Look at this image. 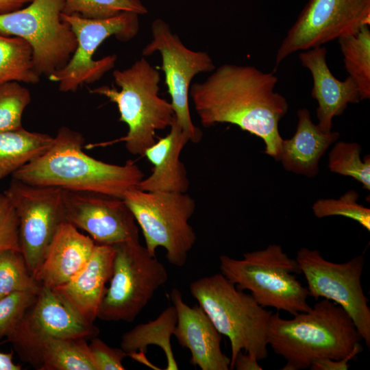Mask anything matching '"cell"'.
<instances>
[{
	"label": "cell",
	"instance_id": "obj_1",
	"mask_svg": "<svg viewBox=\"0 0 370 370\" xmlns=\"http://www.w3.org/2000/svg\"><path fill=\"white\" fill-rule=\"evenodd\" d=\"M201 82L190 85L189 96L203 126L230 123L260 138L264 153L278 161L283 138L280 121L288 109L275 90L278 78L255 66L223 64Z\"/></svg>",
	"mask_w": 370,
	"mask_h": 370
},
{
	"label": "cell",
	"instance_id": "obj_2",
	"mask_svg": "<svg viewBox=\"0 0 370 370\" xmlns=\"http://www.w3.org/2000/svg\"><path fill=\"white\" fill-rule=\"evenodd\" d=\"M84 141L80 132L62 126L49 148L17 170L12 177L34 186L92 192L121 199L144 178L142 170L131 160L117 165L87 155L82 150Z\"/></svg>",
	"mask_w": 370,
	"mask_h": 370
},
{
	"label": "cell",
	"instance_id": "obj_3",
	"mask_svg": "<svg viewBox=\"0 0 370 370\" xmlns=\"http://www.w3.org/2000/svg\"><path fill=\"white\" fill-rule=\"evenodd\" d=\"M293 316L284 319L276 312L269 320L268 345L285 359L282 370L309 369L321 358H343L362 340L349 315L330 300Z\"/></svg>",
	"mask_w": 370,
	"mask_h": 370
},
{
	"label": "cell",
	"instance_id": "obj_4",
	"mask_svg": "<svg viewBox=\"0 0 370 370\" xmlns=\"http://www.w3.org/2000/svg\"><path fill=\"white\" fill-rule=\"evenodd\" d=\"M112 76L120 90L103 86L90 92L116 104L119 121L128 127L126 136L120 140L125 142L131 154L143 156L155 143L156 131L170 127L175 118L171 102L159 95L160 73L143 57L127 69L114 70Z\"/></svg>",
	"mask_w": 370,
	"mask_h": 370
},
{
	"label": "cell",
	"instance_id": "obj_5",
	"mask_svg": "<svg viewBox=\"0 0 370 370\" xmlns=\"http://www.w3.org/2000/svg\"><path fill=\"white\" fill-rule=\"evenodd\" d=\"M189 291L217 330L229 338L230 369L243 350L258 361L267 357V329L272 311L259 305L250 293L238 289L221 273L194 280Z\"/></svg>",
	"mask_w": 370,
	"mask_h": 370
},
{
	"label": "cell",
	"instance_id": "obj_6",
	"mask_svg": "<svg viewBox=\"0 0 370 370\" xmlns=\"http://www.w3.org/2000/svg\"><path fill=\"white\" fill-rule=\"evenodd\" d=\"M221 273L241 291L250 294L263 308L271 307L292 315L308 312L309 293L296 278L301 273L295 258H290L281 245L243 254L242 259L219 256Z\"/></svg>",
	"mask_w": 370,
	"mask_h": 370
},
{
	"label": "cell",
	"instance_id": "obj_7",
	"mask_svg": "<svg viewBox=\"0 0 370 370\" xmlns=\"http://www.w3.org/2000/svg\"><path fill=\"white\" fill-rule=\"evenodd\" d=\"M142 230L145 247L156 256L158 247L166 251L172 265L184 266L195 245L196 234L189 220L195 201L186 193L149 192L133 188L123 197Z\"/></svg>",
	"mask_w": 370,
	"mask_h": 370
},
{
	"label": "cell",
	"instance_id": "obj_8",
	"mask_svg": "<svg viewBox=\"0 0 370 370\" xmlns=\"http://www.w3.org/2000/svg\"><path fill=\"white\" fill-rule=\"evenodd\" d=\"M112 273L97 319L132 322L168 280L165 266L138 242L114 245Z\"/></svg>",
	"mask_w": 370,
	"mask_h": 370
},
{
	"label": "cell",
	"instance_id": "obj_9",
	"mask_svg": "<svg viewBox=\"0 0 370 370\" xmlns=\"http://www.w3.org/2000/svg\"><path fill=\"white\" fill-rule=\"evenodd\" d=\"M62 0H33L27 6L0 14V34L27 41L33 51L35 69L49 77L71 59L77 40L62 19Z\"/></svg>",
	"mask_w": 370,
	"mask_h": 370
},
{
	"label": "cell",
	"instance_id": "obj_10",
	"mask_svg": "<svg viewBox=\"0 0 370 370\" xmlns=\"http://www.w3.org/2000/svg\"><path fill=\"white\" fill-rule=\"evenodd\" d=\"M62 18L73 32L77 47L67 64L48 78L58 82L60 91L63 92H75L84 84L95 82L114 68L117 59L116 55L97 60L92 58L106 39L114 36L119 41L127 42L139 31L138 14L131 12L100 19L62 13Z\"/></svg>",
	"mask_w": 370,
	"mask_h": 370
},
{
	"label": "cell",
	"instance_id": "obj_11",
	"mask_svg": "<svg viewBox=\"0 0 370 370\" xmlns=\"http://www.w3.org/2000/svg\"><path fill=\"white\" fill-rule=\"evenodd\" d=\"M295 260L306 280L309 296L315 299L323 297L341 306L369 348L370 308L361 284L363 255L336 263L325 259L317 249L301 247Z\"/></svg>",
	"mask_w": 370,
	"mask_h": 370
},
{
	"label": "cell",
	"instance_id": "obj_12",
	"mask_svg": "<svg viewBox=\"0 0 370 370\" xmlns=\"http://www.w3.org/2000/svg\"><path fill=\"white\" fill-rule=\"evenodd\" d=\"M151 39L142 50L144 56L160 53L162 70L170 95L175 119L190 142L197 143L202 137L201 130L195 125L189 110L188 97L190 83L200 73L212 72L215 65L205 51H195L186 47L173 33L169 25L161 18L151 25Z\"/></svg>",
	"mask_w": 370,
	"mask_h": 370
},
{
	"label": "cell",
	"instance_id": "obj_13",
	"mask_svg": "<svg viewBox=\"0 0 370 370\" xmlns=\"http://www.w3.org/2000/svg\"><path fill=\"white\" fill-rule=\"evenodd\" d=\"M370 25V0H308L275 55V66L295 52L321 47Z\"/></svg>",
	"mask_w": 370,
	"mask_h": 370
},
{
	"label": "cell",
	"instance_id": "obj_14",
	"mask_svg": "<svg viewBox=\"0 0 370 370\" xmlns=\"http://www.w3.org/2000/svg\"><path fill=\"white\" fill-rule=\"evenodd\" d=\"M3 193L16 210L20 249L34 275L57 230L66 221L63 190L31 185L12 178Z\"/></svg>",
	"mask_w": 370,
	"mask_h": 370
},
{
	"label": "cell",
	"instance_id": "obj_15",
	"mask_svg": "<svg viewBox=\"0 0 370 370\" xmlns=\"http://www.w3.org/2000/svg\"><path fill=\"white\" fill-rule=\"evenodd\" d=\"M99 328L86 320L54 288L42 286L22 320L6 337L24 362L33 365L41 345L53 338L91 339Z\"/></svg>",
	"mask_w": 370,
	"mask_h": 370
},
{
	"label": "cell",
	"instance_id": "obj_16",
	"mask_svg": "<svg viewBox=\"0 0 370 370\" xmlns=\"http://www.w3.org/2000/svg\"><path fill=\"white\" fill-rule=\"evenodd\" d=\"M63 208L66 221L86 232L97 244L139 241L136 221L123 199L63 190Z\"/></svg>",
	"mask_w": 370,
	"mask_h": 370
},
{
	"label": "cell",
	"instance_id": "obj_17",
	"mask_svg": "<svg viewBox=\"0 0 370 370\" xmlns=\"http://www.w3.org/2000/svg\"><path fill=\"white\" fill-rule=\"evenodd\" d=\"M177 320L173 332L178 343L191 354L190 362L201 370H228L230 358L221 348L222 334L199 306H190L181 292L173 288L171 293Z\"/></svg>",
	"mask_w": 370,
	"mask_h": 370
},
{
	"label": "cell",
	"instance_id": "obj_18",
	"mask_svg": "<svg viewBox=\"0 0 370 370\" xmlns=\"http://www.w3.org/2000/svg\"><path fill=\"white\" fill-rule=\"evenodd\" d=\"M326 54V48L321 46L299 51L298 58L312 76L311 96L318 103L317 125L322 131L329 132L335 116L342 114L348 104L362 100L358 86L351 77L343 81L334 77L328 66Z\"/></svg>",
	"mask_w": 370,
	"mask_h": 370
},
{
	"label": "cell",
	"instance_id": "obj_19",
	"mask_svg": "<svg viewBox=\"0 0 370 370\" xmlns=\"http://www.w3.org/2000/svg\"><path fill=\"white\" fill-rule=\"evenodd\" d=\"M95 241L67 221L61 223L34 274L41 285L59 287L68 282L90 258Z\"/></svg>",
	"mask_w": 370,
	"mask_h": 370
},
{
	"label": "cell",
	"instance_id": "obj_20",
	"mask_svg": "<svg viewBox=\"0 0 370 370\" xmlns=\"http://www.w3.org/2000/svg\"><path fill=\"white\" fill-rule=\"evenodd\" d=\"M113 245L95 244L93 251L82 269L66 284L54 288L86 320L97 319L112 273Z\"/></svg>",
	"mask_w": 370,
	"mask_h": 370
},
{
	"label": "cell",
	"instance_id": "obj_21",
	"mask_svg": "<svg viewBox=\"0 0 370 370\" xmlns=\"http://www.w3.org/2000/svg\"><path fill=\"white\" fill-rule=\"evenodd\" d=\"M188 142L189 137L174 118L169 132L145 151L143 156L153 168L137 188L149 192L186 193L190 183L180 154Z\"/></svg>",
	"mask_w": 370,
	"mask_h": 370
},
{
	"label": "cell",
	"instance_id": "obj_22",
	"mask_svg": "<svg viewBox=\"0 0 370 370\" xmlns=\"http://www.w3.org/2000/svg\"><path fill=\"white\" fill-rule=\"evenodd\" d=\"M297 116L296 131L292 138L283 140L278 161L288 171L312 177L319 173L321 158L340 134L322 131L307 108L298 110Z\"/></svg>",
	"mask_w": 370,
	"mask_h": 370
},
{
	"label": "cell",
	"instance_id": "obj_23",
	"mask_svg": "<svg viewBox=\"0 0 370 370\" xmlns=\"http://www.w3.org/2000/svg\"><path fill=\"white\" fill-rule=\"evenodd\" d=\"M175 307L170 306L164 309L154 320L136 325L125 332L121 338V348L129 354H145L147 347L155 345L160 347L166 358V370H177L178 365L175 359L171 344L177 323Z\"/></svg>",
	"mask_w": 370,
	"mask_h": 370
},
{
	"label": "cell",
	"instance_id": "obj_24",
	"mask_svg": "<svg viewBox=\"0 0 370 370\" xmlns=\"http://www.w3.org/2000/svg\"><path fill=\"white\" fill-rule=\"evenodd\" d=\"M53 136L30 132L23 127L0 133V180L12 175L45 153Z\"/></svg>",
	"mask_w": 370,
	"mask_h": 370
},
{
	"label": "cell",
	"instance_id": "obj_25",
	"mask_svg": "<svg viewBox=\"0 0 370 370\" xmlns=\"http://www.w3.org/2000/svg\"><path fill=\"white\" fill-rule=\"evenodd\" d=\"M85 338H53L40 347L32 366L40 370H95Z\"/></svg>",
	"mask_w": 370,
	"mask_h": 370
},
{
	"label": "cell",
	"instance_id": "obj_26",
	"mask_svg": "<svg viewBox=\"0 0 370 370\" xmlns=\"http://www.w3.org/2000/svg\"><path fill=\"white\" fill-rule=\"evenodd\" d=\"M40 79L29 44L21 38L0 34V84L10 82L36 84Z\"/></svg>",
	"mask_w": 370,
	"mask_h": 370
},
{
	"label": "cell",
	"instance_id": "obj_27",
	"mask_svg": "<svg viewBox=\"0 0 370 370\" xmlns=\"http://www.w3.org/2000/svg\"><path fill=\"white\" fill-rule=\"evenodd\" d=\"M345 69L358 86L361 100L370 98L369 25L338 39Z\"/></svg>",
	"mask_w": 370,
	"mask_h": 370
},
{
	"label": "cell",
	"instance_id": "obj_28",
	"mask_svg": "<svg viewBox=\"0 0 370 370\" xmlns=\"http://www.w3.org/2000/svg\"><path fill=\"white\" fill-rule=\"evenodd\" d=\"M361 147L357 143L339 141L329 153L328 168L335 173L352 177L370 190V157L360 156Z\"/></svg>",
	"mask_w": 370,
	"mask_h": 370
},
{
	"label": "cell",
	"instance_id": "obj_29",
	"mask_svg": "<svg viewBox=\"0 0 370 370\" xmlns=\"http://www.w3.org/2000/svg\"><path fill=\"white\" fill-rule=\"evenodd\" d=\"M41 286L29 271L21 251H0V299L16 291L38 293Z\"/></svg>",
	"mask_w": 370,
	"mask_h": 370
},
{
	"label": "cell",
	"instance_id": "obj_30",
	"mask_svg": "<svg viewBox=\"0 0 370 370\" xmlns=\"http://www.w3.org/2000/svg\"><path fill=\"white\" fill-rule=\"evenodd\" d=\"M62 13L88 19L114 16L124 12L146 14L147 8L140 0H62Z\"/></svg>",
	"mask_w": 370,
	"mask_h": 370
},
{
	"label": "cell",
	"instance_id": "obj_31",
	"mask_svg": "<svg viewBox=\"0 0 370 370\" xmlns=\"http://www.w3.org/2000/svg\"><path fill=\"white\" fill-rule=\"evenodd\" d=\"M358 193L349 190L338 199H320L312 205L314 216L323 218L342 216L352 219L370 231V209L358 204Z\"/></svg>",
	"mask_w": 370,
	"mask_h": 370
},
{
	"label": "cell",
	"instance_id": "obj_32",
	"mask_svg": "<svg viewBox=\"0 0 370 370\" xmlns=\"http://www.w3.org/2000/svg\"><path fill=\"white\" fill-rule=\"evenodd\" d=\"M30 102L29 90L18 82L0 84V133L22 127V115Z\"/></svg>",
	"mask_w": 370,
	"mask_h": 370
},
{
	"label": "cell",
	"instance_id": "obj_33",
	"mask_svg": "<svg viewBox=\"0 0 370 370\" xmlns=\"http://www.w3.org/2000/svg\"><path fill=\"white\" fill-rule=\"evenodd\" d=\"M38 293L16 291L0 299V338L7 337L34 303Z\"/></svg>",
	"mask_w": 370,
	"mask_h": 370
},
{
	"label": "cell",
	"instance_id": "obj_34",
	"mask_svg": "<svg viewBox=\"0 0 370 370\" xmlns=\"http://www.w3.org/2000/svg\"><path fill=\"white\" fill-rule=\"evenodd\" d=\"M7 249L21 251L17 214L13 205L3 193H0V251Z\"/></svg>",
	"mask_w": 370,
	"mask_h": 370
},
{
	"label": "cell",
	"instance_id": "obj_35",
	"mask_svg": "<svg viewBox=\"0 0 370 370\" xmlns=\"http://www.w3.org/2000/svg\"><path fill=\"white\" fill-rule=\"evenodd\" d=\"M95 370H124L123 359L127 354L121 348L111 347L101 338L94 337L88 344Z\"/></svg>",
	"mask_w": 370,
	"mask_h": 370
},
{
	"label": "cell",
	"instance_id": "obj_36",
	"mask_svg": "<svg viewBox=\"0 0 370 370\" xmlns=\"http://www.w3.org/2000/svg\"><path fill=\"white\" fill-rule=\"evenodd\" d=\"M362 346L359 343L346 356L338 360L331 358H321L314 361L309 369L311 370H347L349 367L348 362L362 352Z\"/></svg>",
	"mask_w": 370,
	"mask_h": 370
},
{
	"label": "cell",
	"instance_id": "obj_37",
	"mask_svg": "<svg viewBox=\"0 0 370 370\" xmlns=\"http://www.w3.org/2000/svg\"><path fill=\"white\" fill-rule=\"evenodd\" d=\"M236 370H262L258 359L249 353L243 351L238 353L233 365L232 369Z\"/></svg>",
	"mask_w": 370,
	"mask_h": 370
},
{
	"label": "cell",
	"instance_id": "obj_38",
	"mask_svg": "<svg viewBox=\"0 0 370 370\" xmlns=\"http://www.w3.org/2000/svg\"><path fill=\"white\" fill-rule=\"evenodd\" d=\"M33 0H0V14L16 11Z\"/></svg>",
	"mask_w": 370,
	"mask_h": 370
},
{
	"label": "cell",
	"instance_id": "obj_39",
	"mask_svg": "<svg viewBox=\"0 0 370 370\" xmlns=\"http://www.w3.org/2000/svg\"><path fill=\"white\" fill-rule=\"evenodd\" d=\"M21 366L13 361V352L4 353L0 350V370H21Z\"/></svg>",
	"mask_w": 370,
	"mask_h": 370
}]
</instances>
